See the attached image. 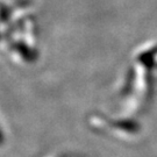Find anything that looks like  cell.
<instances>
[{
  "mask_svg": "<svg viewBox=\"0 0 157 157\" xmlns=\"http://www.w3.org/2000/svg\"><path fill=\"white\" fill-rule=\"evenodd\" d=\"M2 141H4V136H2V133H1V130H0V144L2 143Z\"/></svg>",
  "mask_w": 157,
  "mask_h": 157,
  "instance_id": "cell-1",
  "label": "cell"
}]
</instances>
